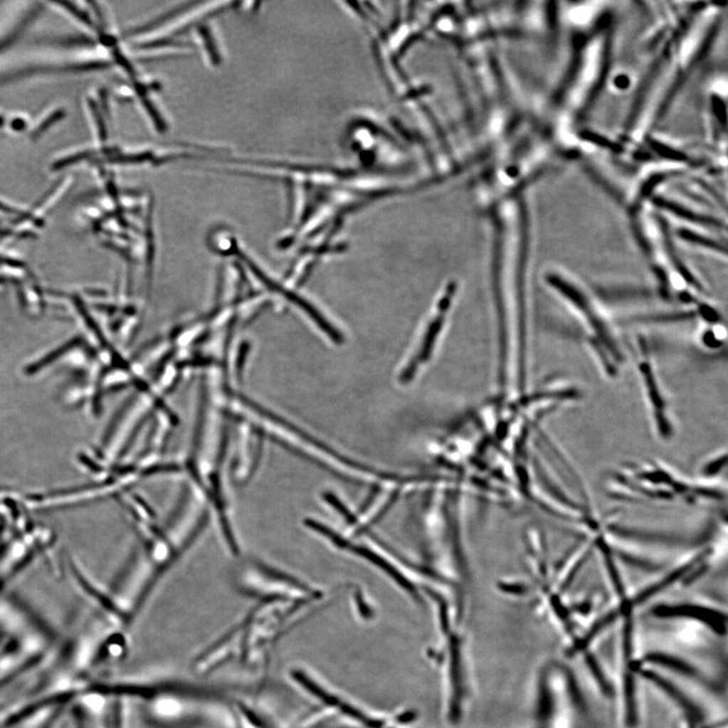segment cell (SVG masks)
<instances>
[{
    "instance_id": "2",
    "label": "cell",
    "mask_w": 728,
    "mask_h": 728,
    "mask_svg": "<svg viewBox=\"0 0 728 728\" xmlns=\"http://www.w3.org/2000/svg\"><path fill=\"white\" fill-rule=\"evenodd\" d=\"M653 615L662 618H689L703 622L715 633H725L727 617L725 614L712 608L699 605H662L653 609Z\"/></svg>"
},
{
    "instance_id": "9",
    "label": "cell",
    "mask_w": 728,
    "mask_h": 728,
    "mask_svg": "<svg viewBox=\"0 0 728 728\" xmlns=\"http://www.w3.org/2000/svg\"><path fill=\"white\" fill-rule=\"evenodd\" d=\"M26 127V122L23 120H14L13 122V128L16 131H21Z\"/></svg>"
},
{
    "instance_id": "1",
    "label": "cell",
    "mask_w": 728,
    "mask_h": 728,
    "mask_svg": "<svg viewBox=\"0 0 728 728\" xmlns=\"http://www.w3.org/2000/svg\"><path fill=\"white\" fill-rule=\"evenodd\" d=\"M609 487L615 498L638 503H698V501H722V490L705 485L691 484L671 468L648 463L622 465L609 478Z\"/></svg>"
},
{
    "instance_id": "7",
    "label": "cell",
    "mask_w": 728,
    "mask_h": 728,
    "mask_svg": "<svg viewBox=\"0 0 728 728\" xmlns=\"http://www.w3.org/2000/svg\"><path fill=\"white\" fill-rule=\"evenodd\" d=\"M58 4L64 6L65 9H66L67 11H69V13L73 14V16H75V18L78 19L79 21H83V23H85L86 26H93V21H91L90 16H88V14L84 13V11L77 9V7L75 6H73V4H72L71 2L58 1Z\"/></svg>"
},
{
    "instance_id": "8",
    "label": "cell",
    "mask_w": 728,
    "mask_h": 728,
    "mask_svg": "<svg viewBox=\"0 0 728 728\" xmlns=\"http://www.w3.org/2000/svg\"><path fill=\"white\" fill-rule=\"evenodd\" d=\"M90 107L91 112H93V117H95L96 125H97L98 129H100L98 130V134H100V139H102V141L105 140V139H107V130H105V126H103L102 117H100L97 107H96L95 103L93 102V100H90Z\"/></svg>"
},
{
    "instance_id": "5",
    "label": "cell",
    "mask_w": 728,
    "mask_h": 728,
    "mask_svg": "<svg viewBox=\"0 0 728 728\" xmlns=\"http://www.w3.org/2000/svg\"><path fill=\"white\" fill-rule=\"evenodd\" d=\"M727 463V454H717L714 458L707 461L705 465H703V473L705 477L713 478L716 475H718L722 472V465Z\"/></svg>"
},
{
    "instance_id": "6",
    "label": "cell",
    "mask_w": 728,
    "mask_h": 728,
    "mask_svg": "<svg viewBox=\"0 0 728 728\" xmlns=\"http://www.w3.org/2000/svg\"><path fill=\"white\" fill-rule=\"evenodd\" d=\"M95 151H84V152L77 153L75 155L69 156V157L63 158V159L57 161L53 164V169L59 170L64 167H70V165L76 164V163L80 162V161L88 159L91 156L95 154Z\"/></svg>"
},
{
    "instance_id": "10",
    "label": "cell",
    "mask_w": 728,
    "mask_h": 728,
    "mask_svg": "<svg viewBox=\"0 0 728 728\" xmlns=\"http://www.w3.org/2000/svg\"><path fill=\"white\" fill-rule=\"evenodd\" d=\"M0 209H4V210H6V209L4 208V206H2V204H0ZM7 211H11V213H19L18 211H14V210H11V211L7 210Z\"/></svg>"
},
{
    "instance_id": "4",
    "label": "cell",
    "mask_w": 728,
    "mask_h": 728,
    "mask_svg": "<svg viewBox=\"0 0 728 728\" xmlns=\"http://www.w3.org/2000/svg\"><path fill=\"white\" fill-rule=\"evenodd\" d=\"M64 117V110H58L56 112H53V114L50 115L47 119L44 120V122H43L42 124L38 125L37 129L31 134V139L33 141L38 140L42 134H44L46 132L48 131V129L51 128L53 125L56 124V122H59L60 120L63 119Z\"/></svg>"
},
{
    "instance_id": "11",
    "label": "cell",
    "mask_w": 728,
    "mask_h": 728,
    "mask_svg": "<svg viewBox=\"0 0 728 728\" xmlns=\"http://www.w3.org/2000/svg\"><path fill=\"white\" fill-rule=\"evenodd\" d=\"M4 119H2L1 117H0V127L4 126Z\"/></svg>"
},
{
    "instance_id": "3",
    "label": "cell",
    "mask_w": 728,
    "mask_h": 728,
    "mask_svg": "<svg viewBox=\"0 0 728 728\" xmlns=\"http://www.w3.org/2000/svg\"><path fill=\"white\" fill-rule=\"evenodd\" d=\"M354 550L355 552H357V554H359V556H364L365 559H369V561L374 562V564H376L377 566H379V568L386 571V573H389V575L393 576L396 581H398V583L400 584L403 588L407 589L408 592L411 593V594L416 595L415 589L414 587H412V585L409 584V581L406 580L405 578H403V576H401L395 569L391 568L390 564H389L386 561H384L381 557L377 556L376 554H374V552H369V550L366 549H362V547H354Z\"/></svg>"
}]
</instances>
